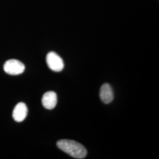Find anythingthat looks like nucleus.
Here are the masks:
<instances>
[{
  "mask_svg": "<svg viewBox=\"0 0 159 159\" xmlns=\"http://www.w3.org/2000/svg\"><path fill=\"white\" fill-rule=\"evenodd\" d=\"M100 97L104 104H109L113 100V91L111 85L108 83H105L102 86L100 91Z\"/></svg>",
  "mask_w": 159,
  "mask_h": 159,
  "instance_id": "6",
  "label": "nucleus"
},
{
  "mask_svg": "<svg viewBox=\"0 0 159 159\" xmlns=\"http://www.w3.org/2000/svg\"><path fill=\"white\" fill-rule=\"evenodd\" d=\"M28 113V108L24 102L18 103L12 111V117L17 122H21L26 118Z\"/></svg>",
  "mask_w": 159,
  "mask_h": 159,
  "instance_id": "4",
  "label": "nucleus"
},
{
  "mask_svg": "<svg viewBox=\"0 0 159 159\" xmlns=\"http://www.w3.org/2000/svg\"><path fill=\"white\" fill-rule=\"evenodd\" d=\"M57 103V96L54 91H48L46 93L42 98V104L44 108L48 110H52L56 106Z\"/></svg>",
  "mask_w": 159,
  "mask_h": 159,
  "instance_id": "5",
  "label": "nucleus"
},
{
  "mask_svg": "<svg viewBox=\"0 0 159 159\" xmlns=\"http://www.w3.org/2000/svg\"><path fill=\"white\" fill-rule=\"evenodd\" d=\"M4 70L6 73L12 75L22 74L25 70V66L21 61L11 59L7 61L4 65Z\"/></svg>",
  "mask_w": 159,
  "mask_h": 159,
  "instance_id": "3",
  "label": "nucleus"
},
{
  "mask_svg": "<svg viewBox=\"0 0 159 159\" xmlns=\"http://www.w3.org/2000/svg\"><path fill=\"white\" fill-rule=\"evenodd\" d=\"M47 66L52 71L55 72L61 71L64 67L63 59L55 52H48L46 57Z\"/></svg>",
  "mask_w": 159,
  "mask_h": 159,
  "instance_id": "2",
  "label": "nucleus"
},
{
  "mask_svg": "<svg viewBox=\"0 0 159 159\" xmlns=\"http://www.w3.org/2000/svg\"><path fill=\"white\" fill-rule=\"evenodd\" d=\"M57 146L58 148L75 159H84L87 154L86 148L74 140H60L57 142Z\"/></svg>",
  "mask_w": 159,
  "mask_h": 159,
  "instance_id": "1",
  "label": "nucleus"
}]
</instances>
